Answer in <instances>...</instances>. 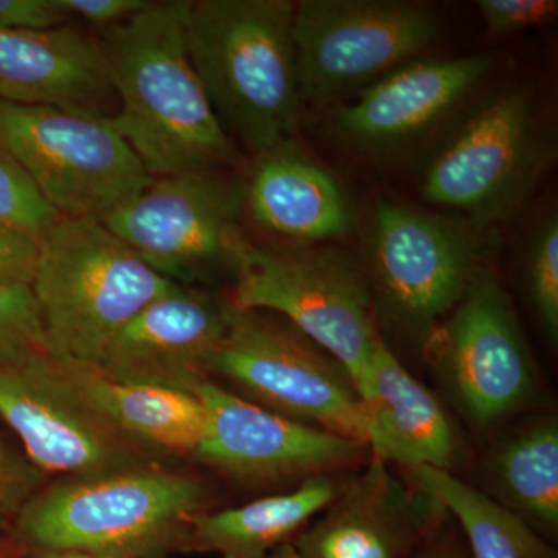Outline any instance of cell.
Listing matches in <instances>:
<instances>
[{
  "instance_id": "cell-18",
  "label": "cell",
  "mask_w": 558,
  "mask_h": 558,
  "mask_svg": "<svg viewBox=\"0 0 558 558\" xmlns=\"http://www.w3.org/2000/svg\"><path fill=\"white\" fill-rule=\"evenodd\" d=\"M244 211L266 233L300 242L347 238L357 226L354 201L332 172L286 143L255 157Z\"/></svg>"
},
{
  "instance_id": "cell-27",
  "label": "cell",
  "mask_w": 558,
  "mask_h": 558,
  "mask_svg": "<svg viewBox=\"0 0 558 558\" xmlns=\"http://www.w3.org/2000/svg\"><path fill=\"white\" fill-rule=\"evenodd\" d=\"M60 219L20 163L0 148V222L39 241Z\"/></svg>"
},
{
  "instance_id": "cell-9",
  "label": "cell",
  "mask_w": 558,
  "mask_h": 558,
  "mask_svg": "<svg viewBox=\"0 0 558 558\" xmlns=\"http://www.w3.org/2000/svg\"><path fill=\"white\" fill-rule=\"evenodd\" d=\"M279 318L230 301L229 326L209 377L229 380L263 409L366 446L363 400L348 371Z\"/></svg>"
},
{
  "instance_id": "cell-28",
  "label": "cell",
  "mask_w": 558,
  "mask_h": 558,
  "mask_svg": "<svg viewBox=\"0 0 558 558\" xmlns=\"http://www.w3.org/2000/svg\"><path fill=\"white\" fill-rule=\"evenodd\" d=\"M486 32L508 36L542 27L556 21L557 0H478L476 2Z\"/></svg>"
},
{
  "instance_id": "cell-32",
  "label": "cell",
  "mask_w": 558,
  "mask_h": 558,
  "mask_svg": "<svg viewBox=\"0 0 558 558\" xmlns=\"http://www.w3.org/2000/svg\"><path fill=\"white\" fill-rule=\"evenodd\" d=\"M65 16H76L106 28L130 20L149 5V0H54Z\"/></svg>"
},
{
  "instance_id": "cell-34",
  "label": "cell",
  "mask_w": 558,
  "mask_h": 558,
  "mask_svg": "<svg viewBox=\"0 0 558 558\" xmlns=\"http://www.w3.org/2000/svg\"><path fill=\"white\" fill-rule=\"evenodd\" d=\"M9 513L3 512L2 509H0V532L5 531L7 527H9Z\"/></svg>"
},
{
  "instance_id": "cell-11",
  "label": "cell",
  "mask_w": 558,
  "mask_h": 558,
  "mask_svg": "<svg viewBox=\"0 0 558 558\" xmlns=\"http://www.w3.org/2000/svg\"><path fill=\"white\" fill-rule=\"evenodd\" d=\"M424 352L473 427H492L538 398L534 360L512 301L487 271L435 329Z\"/></svg>"
},
{
  "instance_id": "cell-13",
  "label": "cell",
  "mask_w": 558,
  "mask_h": 558,
  "mask_svg": "<svg viewBox=\"0 0 558 558\" xmlns=\"http://www.w3.org/2000/svg\"><path fill=\"white\" fill-rule=\"evenodd\" d=\"M0 417L44 473L86 478L145 465L142 449L87 405L47 352L0 365Z\"/></svg>"
},
{
  "instance_id": "cell-14",
  "label": "cell",
  "mask_w": 558,
  "mask_h": 558,
  "mask_svg": "<svg viewBox=\"0 0 558 558\" xmlns=\"http://www.w3.org/2000/svg\"><path fill=\"white\" fill-rule=\"evenodd\" d=\"M208 413V432L193 457L230 478L277 484L329 475L357 462L366 446L281 416L213 381L191 389Z\"/></svg>"
},
{
  "instance_id": "cell-1",
  "label": "cell",
  "mask_w": 558,
  "mask_h": 558,
  "mask_svg": "<svg viewBox=\"0 0 558 558\" xmlns=\"http://www.w3.org/2000/svg\"><path fill=\"white\" fill-rule=\"evenodd\" d=\"M189 0L150 2L102 32L98 49L119 98L110 123L150 178L222 171L240 159L190 60Z\"/></svg>"
},
{
  "instance_id": "cell-12",
  "label": "cell",
  "mask_w": 558,
  "mask_h": 558,
  "mask_svg": "<svg viewBox=\"0 0 558 558\" xmlns=\"http://www.w3.org/2000/svg\"><path fill=\"white\" fill-rule=\"evenodd\" d=\"M244 183L222 171L153 178L100 222L160 274L179 284L230 270L244 236Z\"/></svg>"
},
{
  "instance_id": "cell-8",
  "label": "cell",
  "mask_w": 558,
  "mask_h": 558,
  "mask_svg": "<svg viewBox=\"0 0 558 558\" xmlns=\"http://www.w3.org/2000/svg\"><path fill=\"white\" fill-rule=\"evenodd\" d=\"M0 148L61 218L105 219L153 180L109 117L0 100Z\"/></svg>"
},
{
  "instance_id": "cell-2",
  "label": "cell",
  "mask_w": 558,
  "mask_h": 558,
  "mask_svg": "<svg viewBox=\"0 0 558 558\" xmlns=\"http://www.w3.org/2000/svg\"><path fill=\"white\" fill-rule=\"evenodd\" d=\"M295 2L189 0L190 60L231 140L253 157L295 142L301 98ZM234 142V140H233Z\"/></svg>"
},
{
  "instance_id": "cell-16",
  "label": "cell",
  "mask_w": 558,
  "mask_h": 558,
  "mask_svg": "<svg viewBox=\"0 0 558 558\" xmlns=\"http://www.w3.org/2000/svg\"><path fill=\"white\" fill-rule=\"evenodd\" d=\"M318 515L271 558H407L444 526L449 512L373 458Z\"/></svg>"
},
{
  "instance_id": "cell-19",
  "label": "cell",
  "mask_w": 558,
  "mask_h": 558,
  "mask_svg": "<svg viewBox=\"0 0 558 558\" xmlns=\"http://www.w3.org/2000/svg\"><path fill=\"white\" fill-rule=\"evenodd\" d=\"M98 44L69 27H0V100L108 117L113 97Z\"/></svg>"
},
{
  "instance_id": "cell-4",
  "label": "cell",
  "mask_w": 558,
  "mask_h": 558,
  "mask_svg": "<svg viewBox=\"0 0 558 558\" xmlns=\"http://www.w3.org/2000/svg\"><path fill=\"white\" fill-rule=\"evenodd\" d=\"M231 303L278 315L339 360L360 398L369 391L380 337L366 267L332 247H266L242 236L233 250Z\"/></svg>"
},
{
  "instance_id": "cell-21",
  "label": "cell",
  "mask_w": 558,
  "mask_h": 558,
  "mask_svg": "<svg viewBox=\"0 0 558 558\" xmlns=\"http://www.w3.org/2000/svg\"><path fill=\"white\" fill-rule=\"evenodd\" d=\"M61 363L87 405L138 449L194 454L207 436L208 413L196 396L123 384L109 379L97 366Z\"/></svg>"
},
{
  "instance_id": "cell-25",
  "label": "cell",
  "mask_w": 558,
  "mask_h": 558,
  "mask_svg": "<svg viewBox=\"0 0 558 558\" xmlns=\"http://www.w3.org/2000/svg\"><path fill=\"white\" fill-rule=\"evenodd\" d=\"M532 306L550 343L558 341V219L550 215L532 233L526 252Z\"/></svg>"
},
{
  "instance_id": "cell-3",
  "label": "cell",
  "mask_w": 558,
  "mask_h": 558,
  "mask_svg": "<svg viewBox=\"0 0 558 558\" xmlns=\"http://www.w3.org/2000/svg\"><path fill=\"white\" fill-rule=\"evenodd\" d=\"M38 242L31 288L47 354L61 362L98 366L132 318L180 286L97 219L61 218Z\"/></svg>"
},
{
  "instance_id": "cell-29",
  "label": "cell",
  "mask_w": 558,
  "mask_h": 558,
  "mask_svg": "<svg viewBox=\"0 0 558 558\" xmlns=\"http://www.w3.org/2000/svg\"><path fill=\"white\" fill-rule=\"evenodd\" d=\"M46 473L31 461L0 442V509L13 515L20 512L36 494Z\"/></svg>"
},
{
  "instance_id": "cell-7",
  "label": "cell",
  "mask_w": 558,
  "mask_h": 558,
  "mask_svg": "<svg viewBox=\"0 0 558 558\" xmlns=\"http://www.w3.org/2000/svg\"><path fill=\"white\" fill-rule=\"evenodd\" d=\"M550 142L527 90L492 95L429 159L421 194L487 230L523 207L548 168Z\"/></svg>"
},
{
  "instance_id": "cell-31",
  "label": "cell",
  "mask_w": 558,
  "mask_h": 558,
  "mask_svg": "<svg viewBox=\"0 0 558 558\" xmlns=\"http://www.w3.org/2000/svg\"><path fill=\"white\" fill-rule=\"evenodd\" d=\"M54 0H0V27L11 31H50L65 20Z\"/></svg>"
},
{
  "instance_id": "cell-24",
  "label": "cell",
  "mask_w": 558,
  "mask_h": 558,
  "mask_svg": "<svg viewBox=\"0 0 558 558\" xmlns=\"http://www.w3.org/2000/svg\"><path fill=\"white\" fill-rule=\"evenodd\" d=\"M410 484L438 499L468 538L470 558H558L526 521L449 470H410Z\"/></svg>"
},
{
  "instance_id": "cell-17",
  "label": "cell",
  "mask_w": 558,
  "mask_h": 558,
  "mask_svg": "<svg viewBox=\"0 0 558 558\" xmlns=\"http://www.w3.org/2000/svg\"><path fill=\"white\" fill-rule=\"evenodd\" d=\"M230 303L179 286L150 303L110 341L97 368L109 379L190 392L229 326Z\"/></svg>"
},
{
  "instance_id": "cell-15",
  "label": "cell",
  "mask_w": 558,
  "mask_h": 558,
  "mask_svg": "<svg viewBox=\"0 0 558 558\" xmlns=\"http://www.w3.org/2000/svg\"><path fill=\"white\" fill-rule=\"evenodd\" d=\"M494 64L492 53L411 61L333 110L332 131L365 156H398L453 117Z\"/></svg>"
},
{
  "instance_id": "cell-30",
  "label": "cell",
  "mask_w": 558,
  "mask_h": 558,
  "mask_svg": "<svg viewBox=\"0 0 558 558\" xmlns=\"http://www.w3.org/2000/svg\"><path fill=\"white\" fill-rule=\"evenodd\" d=\"M38 255V240L0 222V282L31 286Z\"/></svg>"
},
{
  "instance_id": "cell-33",
  "label": "cell",
  "mask_w": 558,
  "mask_h": 558,
  "mask_svg": "<svg viewBox=\"0 0 558 558\" xmlns=\"http://www.w3.org/2000/svg\"><path fill=\"white\" fill-rule=\"evenodd\" d=\"M440 526L407 558H470L469 550L451 534H444Z\"/></svg>"
},
{
  "instance_id": "cell-5",
  "label": "cell",
  "mask_w": 558,
  "mask_h": 558,
  "mask_svg": "<svg viewBox=\"0 0 558 558\" xmlns=\"http://www.w3.org/2000/svg\"><path fill=\"white\" fill-rule=\"evenodd\" d=\"M205 499L199 480L143 465L38 492L17 512V529L25 542L54 553L142 556L189 527Z\"/></svg>"
},
{
  "instance_id": "cell-35",
  "label": "cell",
  "mask_w": 558,
  "mask_h": 558,
  "mask_svg": "<svg viewBox=\"0 0 558 558\" xmlns=\"http://www.w3.org/2000/svg\"><path fill=\"white\" fill-rule=\"evenodd\" d=\"M0 558H7L5 556H3V554H0Z\"/></svg>"
},
{
  "instance_id": "cell-6",
  "label": "cell",
  "mask_w": 558,
  "mask_h": 558,
  "mask_svg": "<svg viewBox=\"0 0 558 558\" xmlns=\"http://www.w3.org/2000/svg\"><path fill=\"white\" fill-rule=\"evenodd\" d=\"M484 230L464 219L380 202L371 227L369 267L377 326L421 348L486 274Z\"/></svg>"
},
{
  "instance_id": "cell-22",
  "label": "cell",
  "mask_w": 558,
  "mask_h": 558,
  "mask_svg": "<svg viewBox=\"0 0 558 558\" xmlns=\"http://www.w3.org/2000/svg\"><path fill=\"white\" fill-rule=\"evenodd\" d=\"M340 488L330 475L312 476L289 494L194 517L191 538L201 549L216 550L223 558H269L328 508Z\"/></svg>"
},
{
  "instance_id": "cell-20",
  "label": "cell",
  "mask_w": 558,
  "mask_h": 558,
  "mask_svg": "<svg viewBox=\"0 0 558 558\" xmlns=\"http://www.w3.org/2000/svg\"><path fill=\"white\" fill-rule=\"evenodd\" d=\"M363 413L366 447L385 464L450 472L457 461V432L449 414L438 398L411 376L381 336L374 347Z\"/></svg>"
},
{
  "instance_id": "cell-23",
  "label": "cell",
  "mask_w": 558,
  "mask_h": 558,
  "mask_svg": "<svg viewBox=\"0 0 558 558\" xmlns=\"http://www.w3.org/2000/svg\"><path fill=\"white\" fill-rule=\"evenodd\" d=\"M486 481L499 505L535 531L558 529V422L542 416L510 433L488 453Z\"/></svg>"
},
{
  "instance_id": "cell-26",
  "label": "cell",
  "mask_w": 558,
  "mask_h": 558,
  "mask_svg": "<svg viewBox=\"0 0 558 558\" xmlns=\"http://www.w3.org/2000/svg\"><path fill=\"white\" fill-rule=\"evenodd\" d=\"M47 352L38 304L27 284L0 282V365Z\"/></svg>"
},
{
  "instance_id": "cell-10",
  "label": "cell",
  "mask_w": 558,
  "mask_h": 558,
  "mask_svg": "<svg viewBox=\"0 0 558 558\" xmlns=\"http://www.w3.org/2000/svg\"><path fill=\"white\" fill-rule=\"evenodd\" d=\"M292 33L303 105H326L428 57L444 24L416 2L301 0Z\"/></svg>"
}]
</instances>
